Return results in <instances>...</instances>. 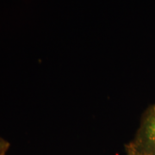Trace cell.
<instances>
[{"label":"cell","mask_w":155,"mask_h":155,"mask_svg":"<svg viewBox=\"0 0 155 155\" xmlns=\"http://www.w3.org/2000/svg\"><path fill=\"white\" fill-rule=\"evenodd\" d=\"M125 149L140 155H155V104L146 110L136 133Z\"/></svg>","instance_id":"obj_1"},{"label":"cell","mask_w":155,"mask_h":155,"mask_svg":"<svg viewBox=\"0 0 155 155\" xmlns=\"http://www.w3.org/2000/svg\"><path fill=\"white\" fill-rule=\"evenodd\" d=\"M11 145L8 140L0 137V155H6Z\"/></svg>","instance_id":"obj_2"},{"label":"cell","mask_w":155,"mask_h":155,"mask_svg":"<svg viewBox=\"0 0 155 155\" xmlns=\"http://www.w3.org/2000/svg\"><path fill=\"white\" fill-rule=\"evenodd\" d=\"M126 155H140V154L134 153H132V152H127V151H126Z\"/></svg>","instance_id":"obj_3"}]
</instances>
